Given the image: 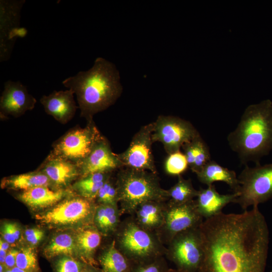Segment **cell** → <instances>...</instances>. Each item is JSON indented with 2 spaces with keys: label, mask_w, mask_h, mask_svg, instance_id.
Masks as SVG:
<instances>
[{
  "label": "cell",
  "mask_w": 272,
  "mask_h": 272,
  "mask_svg": "<svg viewBox=\"0 0 272 272\" xmlns=\"http://www.w3.org/2000/svg\"><path fill=\"white\" fill-rule=\"evenodd\" d=\"M168 272H186V271L181 270L178 269L177 268H176V269L169 268Z\"/></svg>",
  "instance_id": "cell-43"
},
{
  "label": "cell",
  "mask_w": 272,
  "mask_h": 272,
  "mask_svg": "<svg viewBox=\"0 0 272 272\" xmlns=\"http://www.w3.org/2000/svg\"><path fill=\"white\" fill-rule=\"evenodd\" d=\"M115 182L121 215H133L141 205L149 201L169 199L167 189L161 187L157 173L123 167L119 169Z\"/></svg>",
  "instance_id": "cell-4"
},
{
  "label": "cell",
  "mask_w": 272,
  "mask_h": 272,
  "mask_svg": "<svg viewBox=\"0 0 272 272\" xmlns=\"http://www.w3.org/2000/svg\"><path fill=\"white\" fill-rule=\"evenodd\" d=\"M195 152V160L190 169L195 174L201 170L211 159L210 150L207 144L199 134L194 139Z\"/></svg>",
  "instance_id": "cell-33"
},
{
  "label": "cell",
  "mask_w": 272,
  "mask_h": 272,
  "mask_svg": "<svg viewBox=\"0 0 272 272\" xmlns=\"http://www.w3.org/2000/svg\"><path fill=\"white\" fill-rule=\"evenodd\" d=\"M10 244L4 240L3 238L0 239V248H2L6 251H9Z\"/></svg>",
  "instance_id": "cell-40"
},
{
  "label": "cell",
  "mask_w": 272,
  "mask_h": 272,
  "mask_svg": "<svg viewBox=\"0 0 272 272\" xmlns=\"http://www.w3.org/2000/svg\"><path fill=\"white\" fill-rule=\"evenodd\" d=\"M97 261L103 272H131L135 264L116 248L113 238L99 254Z\"/></svg>",
  "instance_id": "cell-23"
},
{
  "label": "cell",
  "mask_w": 272,
  "mask_h": 272,
  "mask_svg": "<svg viewBox=\"0 0 272 272\" xmlns=\"http://www.w3.org/2000/svg\"><path fill=\"white\" fill-rule=\"evenodd\" d=\"M43 254L49 260L63 255L78 258L74 233L61 232L55 235L44 248Z\"/></svg>",
  "instance_id": "cell-26"
},
{
  "label": "cell",
  "mask_w": 272,
  "mask_h": 272,
  "mask_svg": "<svg viewBox=\"0 0 272 272\" xmlns=\"http://www.w3.org/2000/svg\"><path fill=\"white\" fill-rule=\"evenodd\" d=\"M271 272H272V271Z\"/></svg>",
  "instance_id": "cell-44"
},
{
  "label": "cell",
  "mask_w": 272,
  "mask_h": 272,
  "mask_svg": "<svg viewBox=\"0 0 272 272\" xmlns=\"http://www.w3.org/2000/svg\"><path fill=\"white\" fill-rule=\"evenodd\" d=\"M24 1H1V61L9 58L17 37H24L27 31L19 27L20 10Z\"/></svg>",
  "instance_id": "cell-13"
},
{
  "label": "cell",
  "mask_w": 272,
  "mask_h": 272,
  "mask_svg": "<svg viewBox=\"0 0 272 272\" xmlns=\"http://www.w3.org/2000/svg\"><path fill=\"white\" fill-rule=\"evenodd\" d=\"M189 167L186 157L180 151L168 155L164 163L166 173L170 175H181Z\"/></svg>",
  "instance_id": "cell-30"
},
{
  "label": "cell",
  "mask_w": 272,
  "mask_h": 272,
  "mask_svg": "<svg viewBox=\"0 0 272 272\" xmlns=\"http://www.w3.org/2000/svg\"><path fill=\"white\" fill-rule=\"evenodd\" d=\"M97 204L95 200L76 194L35 216L41 224L56 229H76L93 225Z\"/></svg>",
  "instance_id": "cell-6"
},
{
  "label": "cell",
  "mask_w": 272,
  "mask_h": 272,
  "mask_svg": "<svg viewBox=\"0 0 272 272\" xmlns=\"http://www.w3.org/2000/svg\"><path fill=\"white\" fill-rule=\"evenodd\" d=\"M177 182L167 189L168 201L176 204L184 203L193 200L198 194V190L193 186L190 179L179 175Z\"/></svg>",
  "instance_id": "cell-28"
},
{
  "label": "cell",
  "mask_w": 272,
  "mask_h": 272,
  "mask_svg": "<svg viewBox=\"0 0 272 272\" xmlns=\"http://www.w3.org/2000/svg\"><path fill=\"white\" fill-rule=\"evenodd\" d=\"M8 251L2 248H0V263L1 264H5V259H6V257Z\"/></svg>",
  "instance_id": "cell-41"
},
{
  "label": "cell",
  "mask_w": 272,
  "mask_h": 272,
  "mask_svg": "<svg viewBox=\"0 0 272 272\" xmlns=\"http://www.w3.org/2000/svg\"><path fill=\"white\" fill-rule=\"evenodd\" d=\"M37 170L47 176L55 189L69 188L80 177L77 164L50 154Z\"/></svg>",
  "instance_id": "cell-16"
},
{
  "label": "cell",
  "mask_w": 272,
  "mask_h": 272,
  "mask_svg": "<svg viewBox=\"0 0 272 272\" xmlns=\"http://www.w3.org/2000/svg\"><path fill=\"white\" fill-rule=\"evenodd\" d=\"M240 187L234 203L246 210L249 207H258L272 198V164L246 165L238 176Z\"/></svg>",
  "instance_id": "cell-7"
},
{
  "label": "cell",
  "mask_w": 272,
  "mask_h": 272,
  "mask_svg": "<svg viewBox=\"0 0 272 272\" xmlns=\"http://www.w3.org/2000/svg\"><path fill=\"white\" fill-rule=\"evenodd\" d=\"M1 233L3 239L10 244H14L16 242L11 227L10 222H7L3 224Z\"/></svg>",
  "instance_id": "cell-36"
},
{
  "label": "cell",
  "mask_w": 272,
  "mask_h": 272,
  "mask_svg": "<svg viewBox=\"0 0 272 272\" xmlns=\"http://www.w3.org/2000/svg\"><path fill=\"white\" fill-rule=\"evenodd\" d=\"M102 135L93 120L88 122L85 127H75L66 132L53 143L49 154L79 165Z\"/></svg>",
  "instance_id": "cell-8"
},
{
  "label": "cell",
  "mask_w": 272,
  "mask_h": 272,
  "mask_svg": "<svg viewBox=\"0 0 272 272\" xmlns=\"http://www.w3.org/2000/svg\"><path fill=\"white\" fill-rule=\"evenodd\" d=\"M203 256L198 272H265L269 234L258 207L220 214L199 227Z\"/></svg>",
  "instance_id": "cell-1"
},
{
  "label": "cell",
  "mask_w": 272,
  "mask_h": 272,
  "mask_svg": "<svg viewBox=\"0 0 272 272\" xmlns=\"http://www.w3.org/2000/svg\"><path fill=\"white\" fill-rule=\"evenodd\" d=\"M121 214L118 205H97L93 225L102 236L114 235L121 221Z\"/></svg>",
  "instance_id": "cell-24"
},
{
  "label": "cell",
  "mask_w": 272,
  "mask_h": 272,
  "mask_svg": "<svg viewBox=\"0 0 272 272\" xmlns=\"http://www.w3.org/2000/svg\"><path fill=\"white\" fill-rule=\"evenodd\" d=\"M198 180L208 186L216 181L224 182L236 192L240 185L235 172L223 167L211 160L198 172L195 173Z\"/></svg>",
  "instance_id": "cell-22"
},
{
  "label": "cell",
  "mask_w": 272,
  "mask_h": 272,
  "mask_svg": "<svg viewBox=\"0 0 272 272\" xmlns=\"http://www.w3.org/2000/svg\"><path fill=\"white\" fill-rule=\"evenodd\" d=\"M24 237L26 241L31 246L38 244L44 237V231L37 227L30 228L25 230Z\"/></svg>",
  "instance_id": "cell-35"
},
{
  "label": "cell",
  "mask_w": 272,
  "mask_h": 272,
  "mask_svg": "<svg viewBox=\"0 0 272 272\" xmlns=\"http://www.w3.org/2000/svg\"><path fill=\"white\" fill-rule=\"evenodd\" d=\"M153 123L145 125L134 135L127 148L117 156L124 167L157 173L152 152Z\"/></svg>",
  "instance_id": "cell-12"
},
{
  "label": "cell",
  "mask_w": 272,
  "mask_h": 272,
  "mask_svg": "<svg viewBox=\"0 0 272 272\" xmlns=\"http://www.w3.org/2000/svg\"><path fill=\"white\" fill-rule=\"evenodd\" d=\"M97 205H118V196L115 179L111 176L99 190L95 200Z\"/></svg>",
  "instance_id": "cell-31"
},
{
  "label": "cell",
  "mask_w": 272,
  "mask_h": 272,
  "mask_svg": "<svg viewBox=\"0 0 272 272\" xmlns=\"http://www.w3.org/2000/svg\"><path fill=\"white\" fill-rule=\"evenodd\" d=\"M166 202H146L141 205L131 216H133L135 221L142 228L156 233L163 224Z\"/></svg>",
  "instance_id": "cell-21"
},
{
  "label": "cell",
  "mask_w": 272,
  "mask_h": 272,
  "mask_svg": "<svg viewBox=\"0 0 272 272\" xmlns=\"http://www.w3.org/2000/svg\"><path fill=\"white\" fill-rule=\"evenodd\" d=\"M75 194L71 187L54 189L49 186H39L21 191L17 197L32 210L38 211L49 209Z\"/></svg>",
  "instance_id": "cell-17"
},
{
  "label": "cell",
  "mask_w": 272,
  "mask_h": 272,
  "mask_svg": "<svg viewBox=\"0 0 272 272\" xmlns=\"http://www.w3.org/2000/svg\"><path fill=\"white\" fill-rule=\"evenodd\" d=\"M36 102V99L20 82L8 81L5 83L0 98L1 118L6 119L8 116L20 117L32 110Z\"/></svg>",
  "instance_id": "cell-14"
},
{
  "label": "cell",
  "mask_w": 272,
  "mask_h": 272,
  "mask_svg": "<svg viewBox=\"0 0 272 272\" xmlns=\"http://www.w3.org/2000/svg\"><path fill=\"white\" fill-rule=\"evenodd\" d=\"M16 266L22 269L39 272L37 254L33 247H25L19 250Z\"/></svg>",
  "instance_id": "cell-29"
},
{
  "label": "cell",
  "mask_w": 272,
  "mask_h": 272,
  "mask_svg": "<svg viewBox=\"0 0 272 272\" xmlns=\"http://www.w3.org/2000/svg\"><path fill=\"white\" fill-rule=\"evenodd\" d=\"M113 239L116 248L135 264L147 262L165 255L166 246L157 234L140 226L133 216L121 221Z\"/></svg>",
  "instance_id": "cell-5"
},
{
  "label": "cell",
  "mask_w": 272,
  "mask_h": 272,
  "mask_svg": "<svg viewBox=\"0 0 272 272\" xmlns=\"http://www.w3.org/2000/svg\"><path fill=\"white\" fill-rule=\"evenodd\" d=\"M152 123L153 142L161 143L168 155L200 134L191 122L177 116L159 115Z\"/></svg>",
  "instance_id": "cell-10"
},
{
  "label": "cell",
  "mask_w": 272,
  "mask_h": 272,
  "mask_svg": "<svg viewBox=\"0 0 272 272\" xmlns=\"http://www.w3.org/2000/svg\"><path fill=\"white\" fill-rule=\"evenodd\" d=\"M74 234L78 258L85 263L98 265L95 254L101 243L100 232L92 225L76 230Z\"/></svg>",
  "instance_id": "cell-20"
},
{
  "label": "cell",
  "mask_w": 272,
  "mask_h": 272,
  "mask_svg": "<svg viewBox=\"0 0 272 272\" xmlns=\"http://www.w3.org/2000/svg\"><path fill=\"white\" fill-rule=\"evenodd\" d=\"M52 260L54 272H81L85 263L81 260L70 256H60Z\"/></svg>",
  "instance_id": "cell-32"
},
{
  "label": "cell",
  "mask_w": 272,
  "mask_h": 272,
  "mask_svg": "<svg viewBox=\"0 0 272 272\" xmlns=\"http://www.w3.org/2000/svg\"><path fill=\"white\" fill-rule=\"evenodd\" d=\"M81 272H103L101 268H99L97 266L87 264L84 265Z\"/></svg>",
  "instance_id": "cell-39"
},
{
  "label": "cell",
  "mask_w": 272,
  "mask_h": 272,
  "mask_svg": "<svg viewBox=\"0 0 272 272\" xmlns=\"http://www.w3.org/2000/svg\"><path fill=\"white\" fill-rule=\"evenodd\" d=\"M112 173H95L79 178L71 186L74 192L82 197L95 200L98 192Z\"/></svg>",
  "instance_id": "cell-27"
},
{
  "label": "cell",
  "mask_w": 272,
  "mask_h": 272,
  "mask_svg": "<svg viewBox=\"0 0 272 272\" xmlns=\"http://www.w3.org/2000/svg\"><path fill=\"white\" fill-rule=\"evenodd\" d=\"M238 196L237 192L221 194L213 184L198 190L195 202L199 214L207 219L222 213L223 209L228 204L235 202Z\"/></svg>",
  "instance_id": "cell-19"
},
{
  "label": "cell",
  "mask_w": 272,
  "mask_h": 272,
  "mask_svg": "<svg viewBox=\"0 0 272 272\" xmlns=\"http://www.w3.org/2000/svg\"><path fill=\"white\" fill-rule=\"evenodd\" d=\"M164 256L152 261L135 264L131 272H168L169 269Z\"/></svg>",
  "instance_id": "cell-34"
},
{
  "label": "cell",
  "mask_w": 272,
  "mask_h": 272,
  "mask_svg": "<svg viewBox=\"0 0 272 272\" xmlns=\"http://www.w3.org/2000/svg\"><path fill=\"white\" fill-rule=\"evenodd\" d=\"M78 165L80 178L95 173H112L124 167L117 154L112 152L108 140L103 135L87 157Z\"/></svg>",
  "instance_id": "cell-15"
},
{
  "label": "cell",
  "mask_w": 272,
  "mask_h": 272,
  "mask_svg": "<svg viewBox=\"0 0 272 272\" xmlns=\"http://www.w3.org/2000/svg\"><path fill=\"white\" fill-rule=\"evenodd\" d=\"M165 256L178 269L198 272L203 256L199 227L186 230L176 235L166 246Z\"/></svg>",
  "instance_id": "cell-9"
},
{
  "label": "cell",
  "mask_w": 272,
  "mask_h": 272,
  "mask_svg": "<svg viewBox=\"0 0 272 272\" xmlns=\"http://www.w3.org/2000/svg\"><path fill=\"white\" fill-rule=\"evenodd\" d=\"M5 272H34L27 270L21 269L20 268L15 266L12 269H7Z\"/></svg>",
  "instance_id": "cell-42"
},
{
  "label": "cell",
  "mask_w": 272,
  "mask_h": 272,
  "mask_svg": "<svg viewBox=\"0 0 272 272\" xmlns=\"http://www.w3.org/2000/svg\"><path fill=\"white\" fill-rule=\"evenodd\" d=\"M119 80L115 66L104 58L98 57L90 70L79 72L64 80L62 84L76 95L80 116L88 122L119 97L122 90Z\"/></svg>",
  "instance_id": "cell-2"
},
{
  "label": "cell",
  "mask_w": 272,
  "mask_h": 272,
  "mask_svg": "<svg viewBox=\"0 0 272 272\" xmlns=\"http://www.w3.org/2000/svg\"><path fill=\"white\" fill-rule=\"evenodd\" d=\"M227 141L242 164L253 161L259 164L260 159L272 150L271 101L248 106Z\"/></svg>",
  "instance_id": "cell-3"
},
{
  "label": "cell",
  "mask_w": 272,
  "mask_h": 272,
  "mask_svg": "<svg viewBox=\"0 0 272 272\" xmlns=\"http://www.w3.org/2000/svg\"><path fill=\"white\" fill-rule=\"evenodd\" d=\"M19 250L12 249L8 251L5 264H4L7 269H12L16 266V257Z\"/></svg>",
  "instance_id": "cell-37"
},
{
  "label": "cell",
  "mask_w": 272,
  "mask_h": 272,
  "mask_svg": "<svg viewBox=\"0 0 272 272\" xmlns=\"http://www.w3.org/2000/svg\"><path fill=\"white\" fill-rule=\"evenodd\" d=\"M10 225L16 241L19 240L21 236V230L19 226L16 223L11 222H10Z\"/></svg>",
  "instance_id": "cell-38"
},
{
  "label": "cell",
  "mask_w": 272,
  "mask_h": 272,
  "mask_svg": "<svg viewBox=\"0 0 272 272\" xmlns=\"http://www.w3.org/2000/svg\"><path fill=\"white\" fill-rule=\"evenodd\" d=\"M74 95V92L70 89L54 90L47 96L43 95L40 101L47 114L64 124L72 119L79 108Z\"/></svg>",
  "instance_id": "cell-18"
},
{
  "label": "cell",
  "mask_w": 272,
  "mask_h": 272,
  "mask_svg": "<svg viewBox=\"0 0 272 272\" xmlns=\"http://www.w3.org/2000/svg\"><path fill=\"white\" fill-rule=\"evenodd\" d=\"M203 221V218L197 210L195 200L181 204L167 201L165 206L163 224L156 233L166 246L176 235L186 230L199 227Z\"/></svg>",
  "instance_id": "cell-11"
},
{
  "label": "cell",
  "mask_w": 272,
  "mask_h": 272,
  "mask_svg": "<svg viewBox=\"0 0 272 272\" xmlns=\"http://www.w3.org/2000/svg\"><path fill=\"white\" fill-rule=\"evenodd\" d=\"M1 185L3 188L21 191L39 186H49L53 188L47 176L37 170L5 177L2 180Z\"/></svg>",
  "instance_id": "cell-25"
}]
</instances>
